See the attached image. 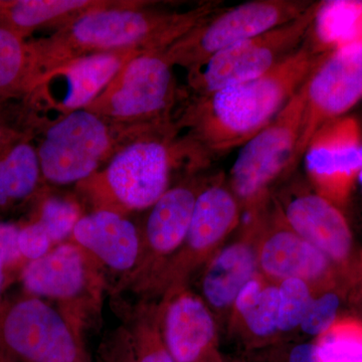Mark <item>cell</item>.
<instances>
[{
	"label": "cell",
	"mask_w": 362,
	"mask_h": 362,
	"mask_svg": "<svg viewBox=\"0 0 362 362\" xmlns=\"http://www.w3.org/2000/svg\"><path fill=\"white\" fill-rule=\"evenodd\" d=\"M308 37L265 75L194 97L175 123L176 130H187L183 141L192 158L243 146L275 119L330 52Z\"/></svg>",
	"instance_id": "obj_1"
},
{
	"label": "cell",
	"mask_w": 362,
	"mask_h": 362,
	"mask_svg": "<svg viewBox=\"0 0 362 362\" xmlns=\"http://www.w3.org/2000/svg\"><path fill=\"white\" fill-rule=\"evenodd\" d=\"M152 4L116 0L111 6L82 14L49 37L30 40L39 84L49 71L90 54L126 49L165 52L195 26L220 11V2H206L187 11H156L149 8Z\"/></svg>",
	"instance_id": "obj_2"
},
{
	"label": "cell",
	"mask_w": 362,
	"mask_h": 362,
	"mask_svg": "<svg viewBox=\"0 0 362 362\" xmlns=\"http://www.w3.org/2000/svg\"><path fill=\"white\" fill-rule=\"evenodd\" d=\"M175 126L153 131L124 146L106 165L78 183L81 197L93 211H108L126 216L150 209L169 189L176 161L187 156L176 139Z\"/></svg>",
	"instance_id": "obj_3"
},
{
	"label": "cell",
	"mask_w": 362,
	"mask_h": 362,
	"mask_svg": "<svg viewBox=\"0 0 362 362\" xmlns=\"http://www.w3.org/2000/svg\"><path fill=\"white\" fill-rule=\"evenodd\" d=\"M168 127L118 123L86 109L74 112L44 128L37 146L42 180L52 185H78L130 142Z\"/></svg>",
	"instance_id": "obj_4"
},
{
	"label": "cell",
	"mask_w": 362,
	"mask_h": 362,
	"mask_svg": "<svg viewBox=\"0 0 362 362\" xmlns=\"http://www.w3.org/2000/svg\"><path fill=\"white\" fill-rule=\"evenodd\" d=\"M0 362H87L81 331L42 298L0 297Z\"/></svg>",
	"instance_id": "obj_5"
},
{
	"label": "cell",
	"mask_w": 362,
	"mask_h": 362,
	"mask_svg": "<svg viewBox=\"0 0 362 362\" xmlns=\"http://www.w3.org/2000/svg\"><path fill=\"white\" fill-rule=\"evenodd\" d=\"M322 6L313 2L296 20L228 47L188 70V88L194 97L265 75L303 45Z\"/></svg>",
	"instance_id": "obj_6"
},
{
	"label": "cell",
	"mask_w": 362,
	"mask_h": 362,
	"mask_svg": "<svg viewBox=\"0 0 362 362\" xmlns=\"http://www.w3.org/2000/svg\"><path fill=\"white\" fill-rule=\"evenodd\" d=\"M178 95L164 52H143L121 69L86 110L118 123L171 125Z\"/></svg>",
	"instance_id": "obj_7"
},
{
	"label": "cell",
	"mask_w": 362,
	"mask_h": 362,
	"mask_svg": "<svg viewBox=\"0 0 362 362\" xmlns=\"http://www.w3.org/2000/svg\"><path fill=\"white\" fill-rule=\"evenodd\" d=\"M313 2L255 0L216 13L164 52L171 66L190 70L228 47L296 20Z\"/></svg>",
	"instance_id": "obj_8"
},
{
	"label": "cell",
	"mask_w": 362,
	"mask_h": 362,
	"mask_svg": "<svg viewBox=\"0 0 362 362\" xmlns=\"http://www.w3.org/2000/svg\"><path fill=\"white\" fill-rule=\"evenodd\" d=\"M303 113L302 86L275 119L243 145L230 169V187L247 209H256L272 183L294 168Z\"/></svg>",
	"instance_id": "obj_9"
},
{
	"label": "cell",
	"mask_w": 362,
	"mask_h": 362,
	"mask_svg": "<svg viewBox=\"0 0 362 362\" xmlns=\"http://www.w3.org/2000/svg\"><path fill=\"white\" fill-rule=\"evenodd\" d=\"M143 52H149L126 49L90 54L49 71L25 101L30 111V121L45 128L87 108L121 69Z\"/></svg>",
	"instance_id": "obj_10"
},
{
	"label": "cell",
	"mask_w": 362,
	"mask_h": 362,
	"mask_svg": "<svg viewBox=\"0 0 362 362\" xmlns=\"http://www.w3.org/2000/svg\"><path fill=\"white\" fill-rule=\"evenodd\" d=\"M100 264L76 243H62L42 258L28 262L20 279L26 294L59 303L62 313L81 331L90 308L100 303Z\"/></svg>",
	"instance_id": "obj_11"
},
{
	"label": "cell",
	"mask_w": 362,
	"mask_h": 362,
	"mask_svg": "<svg viewBox=\"0 0 362 362\" xmlns=\"http://www.w3.org/2000/svg\"><path fill=\"white\" fill-rule=\"evenodd\" d=\"M304 113L295 165L326 124L339 119L362 97V40L331 49L303 85Z\"/></svg>",
	"instance_id": "obj_12"
},
{
	"label": "cell",
	"mask_w": 362,
	"mask_h": 362,
	"mask_svg": "<svg viewBox=\"0 0 362 362\" xmlns=\"http://www.w3.org/2000/svg\"><path fill=\"white\" fill-rule=\"evenodd\" d=\"M361 140L356 121L339 118L321 128L305 152L307 173L317 194L335 206L346 201L362 171Z\"/></svg>",
	"instance_id": "obj_13"
},
{
	"label": "cell",
	"mask_w": 362,
	"mask_h": 362,
	"mask_svg": "<svg viewBox=\"0 0 362 362\" xmlns=\"http://www.w3.org/2000/svg\"><path fill=\"white\" fill-rule=\"evenodd\" d=\"M194 188H169L151 207L140 230L139 257L132 271L124 277L123 287L142 290L158 270L162 259L180 249L187 238L197 195Z\"/></svg>",
	"instance_id": "obj_14"
},
{
	"label": "cell",
	"mask_w": 362,
	"mask_h": 362,
	"mask_svg": "<svg viewBox=\"0 0 362 362\" xmlns=\"http://www.w3.org/2000/svg\"><path fill=\"white\" fill-rule=\"evenodd\" d=\"M240 202L232 190L221 185H213L199 192L195 202L192 223L185 243L171 267L160 272L148 287L168 283L170 296L175 286L195 264L206 258L225 240L239 223Z\"/></svg>",
	"instance_id": "obj_15"
},
{
	"label": "cell",
	"mask_w": 362,
	"mask_h": 362,
	"mask_svg": "<svg viewBox=\"0 0 362 362\" xmlns=\"http://www.w3.org/2000/svg\"><path fill=\"white\" fill-rule=\"evenodd\" d=\"M162 337L177 362H221L214 317L199 297L178 291L160 308Z\"/></svg>",
	"instance_id": "obj_16"
},
{
	"label": "cell",
	"mask_w": 362,
	"mask_h": 362,
	"mask_svg": "<svg viewBox=\"0 0 362 362\" xmlns=\"http://www.w3.org/2000/svg\"><path fill=\"white\" fill-rule=\"evenodd\" d=\"M71 239L98 263L122 272L124 277L134 269L141 246L137 226L126 216L108 211L83 216Z\"/></svg>",
	"instance_id": "obj_17"
},
{
	"label": "cell",
	"mask_w": 362,
	"mask_h": 362,
	"mask_svg": "<svg viewBox=\"0 0 362 362\" xmlns=\"http://www.w3.org/2000/svg\"><path fill=\"white\" fill-rule=\"evenodd\" d=\"M286 225L325 255L331 263H345L352 252V235L343 214L322 195H299L287 204Z\"/></svg>",
	"instance_id": "obj_18"
},
{
	"label": "cell",
	"mask_w": 362,
	"mask_h": 362,
	"mask_svg": "<svg viewBox=\"0 0 362 362\" xmlns=\"http://www.w3.org/2000/svg\"><path fill=\"white\" fill-rule=\"evenodd\" d=\"M257 255L259 270L279 283L299 279L311 286L322 282L331 271L329 259L288 226L269 233Z\"/></svg>",
	"instance_id": "obj_19"
},
{
	"label": "cell",
	"mask_w": 362,
	"mask_h": 362,
	"mask_svg": "<svg viewBox=\"0 0 362 362\" xmlns=\"http://www.w3.org/2000/svg\"><path fill=\"white\" fill-rule=\"evenodd\" d=\"M258 270L257 250L250 243L235 242L223 247L209 262L202 277L204 299L214 308H228Z\"/></svg>",
	"instance_id": "obj_20"
},
{
	"label": "cell",
	"mask_w": 362,
	"mask_h": 362,
	"mask_svg": "<svg viewBox=\"0 0 362 362\" xmlns=\"http://www.w3.org/2000/svg\"><path fill=\"white\" fill-rule=\"evenodd\" d=\"M116 0H0V26L28 40L40 28L65 25L93 9Z\"/></svg>",
	"instance_id": "obj_21"
},
{
	"label": "cell",
	"mask_w": 362,
	"mask_h": 362,
	"mask_svg": "<svg viewBox=\"0 0 362 362\" xmlns=\"http://www.w3.org/2000/svg\"><path fill=\"white\" fill-rule=\"evenodd\" d=\"M32 140L26 135L0 151V214L35 197L44 181Z\"/></svg>",
	"instance_id": "obj_22"
},
{
	"label": "cell",
	"mask_w": 362,
	"mask_h": 362,
	"mask_svg": "<svg viewBox=\"0 0 362 362\" xmlns=\"http://www.w3.org/2000/svg\"><path fill=\"white\" fill-rule=\"evenodd\" d=\"M32 45L9 28L0 26V105L25 101L39 85Z\"/></svg>",
	"instance_id": "obj_23"
},
{
	"label": "cell",
	"mask_w": 362,
	"mask_h": 362,
	"mask_svg": "<svg viewBox=\"0 0 362 362\" xmlns=\"http://www.w3.org/2000/svg\"><path fill=\"white\" fill-rule=\"evenodd\" d=\"M233 305L251 334L267 338L278 332L279 289L270 280L257 274L240 290Z\"/></svg>",
	"instance_id": "obj_24"
},
{
	"label": "cell",
	"mask_w": 362,
	"mask_h": 362,
	"mask_svg": "<svg viewBox=\"0 0 362 362\" xmlns=\"http://www.w3.org/2000/svg\"><path fill=\"white\" fill-rule=\"evenodd\" d=\"M362 13V2H323L312 33L322 51H331L338 45L354 40V30Z\"/></svg>",
	"instance_id": "obj_25"
},
{
	"label": "cell",
	"mask_w": 362,
	"mask_h": 362,
	"mask_svg": "<svg viewBox=\"0 0 362 362\" xmlns=\"http://www.w3.org/2000/svg\"><path fill=\"white\" fill-rule=\"evenodd\" d=\"M314 344L318 362H362V321L337 320Z\"/></svg>",
	"instance_id": "obj_26"
},
{
	"label": "cell",
	"mask_w": 362,
	"mask_h": 362,
	"mask_svg": "<svg viewBox=\"0 0 362 362\" xmlns=\"http://www.w3.org/2000/svg\"><path fill=\"white\" fill-rule=\"evenodd\" d=\"M161 310L146 308L135 312L129 330L136 356L139 362H177L171 356L162 337Z\"/></svg>",
	"instance_id": "obj_27"
},
{
	"label": "cell",
	"mask_w": 362,
	"mask_h": 362,
	"mask_svg": "<svg viewBox=\"0 0 362 362\" xmlns=\"http://www.w3.org/2000/svg\"><path fill=\"white\" fill-rule=\"evenodd\" d=\"M82 216V209L77 202L66 197H49L40 202L33 220L44 226L54 246H58L71 238Z\"/></svg>",
	"instance_id": "obj_28"
},
{
	"label": "cell",
	"mask_w": 362,
	"mask_h": 362,
	"mask_svg": "<svg viewBox=\"0 0 362 362\" xmlns=\"http://www.w3.org/2000/svg\"><path fill=\"white\" fill-rule=\"evenodd\" d=\"M279 331L289 332L303 322L313 302L310 285L299 279L279 283Z\"/></svg>",
	"instance_id": "obj_29"
},
{
	"label": "cell",
	"mask_w": 362,
	"mask_h": 362,
	"mask_svg": "<svg viewBox=\"0 0 362 362\" xmlns=\"http://www.w3.org/2000/svg\"><path fill=\"white\" fill-rule=\"evenodd\" d=\"M339 306V297L335 293H324L314 298L300 327L306 334L320 337L337 321Z\"/></svg>",
	"instance_id": "obj_30"
},
{
	"label": "cell",
	"mask_w": 362,
	"mask_h": 362,
	"mask_svg": "<svg viewBox=\"0 0 362 362\" xmlns=\"http://www.w3.org/2000/svg\"><path fill=\"white\" fill-rule=\"evenodd\" d=\"M54 243L49 233L39 221L33 220L21 225L18 235V247L25 262L42 258L54 249Z\"/></svg>",
	"instance_id": "obj_31"
},
{
	"label": "cell",
	"mask_w": 362,
	"mask_h": 362,
	"mask_svg": "<svg viewBox=\"0 0 362 362\" xmlns=\"http://www.w3.org/2000/svg\"><path fill=\"white\" fill-rule=\"evenodd\" d=\"M98 362H139L127 328H120L103 342Z\"/></svg>",
	"instance_id": "obj_32"
},
{
	"label": "cell",
	"mask_w": 362,
	"mask_h": 362,
	"mask_svg": "<svg viewBox=\"0 0 362 362\" xmlns=\"http://www.w3.org/2000/svg\"><path fill=\"white\" fill-rule=\"evenodd\" d=\"M21 225L0 221V259L7 265L23 267L25 262L18 247Z\"/></svg>",
	"instance_id": "obj_33"
},
{
	"label": "cell",
	"mask_w": 362,
	"mask_h": 362,
	"mask_svg": "<svg viewBox=\"0 0 362 362\" xmlns=\"http://www.w3.org/2000/svg\"><path fill=\"white\" fill-rule=\"evenodd\" d=\"M6 109V106L0 105V151L11 146V144L18 141L25 136L33 134L32 132H28V131L18 129V127L9 122Z\"/></svg>",
	"instance_id": "obj_34"
},
{
	"label": "cell",
	"mask_w": 362,
	"mask_h": 362,
	"mask_svg": "<svg viewBox=\"0 0 362 362\" xmlns=\"http://www.w3.org/2000/svg\"><path fill=\"white\" fill-rule=\"evenodd\" d=\"M286 362H318L314 343H302L293 347Z\"/></svg>",
	"instance_id": "obj_35"
},
{
	"label": "cell",
	"mask_w": 362,
	"mask_h": 362,
	"mask_svg": "<svg viewBox=\"0 0 362 362\" xmlns=\"http://www.w3.org/2000/svg\"><path fill=\"white\" fill-rule=\"evenodd\" d=\"M23 267L7 265L0 259V297H2L7 288L13 284L16 277H20Z\"/></svg>",
	"instance_id": "obj_36"
},
{
	"label": "cell",
	"mask_w": 362,
	"mask_h": 362,
	"mask_svg": "<svg viewBox=\"0 0 362 362\" xmlns=\"http://www.w3.org/2000/svg\"><path fill=\"white\" fill-rule=\"evenodd\" d=\"M354 40H362V13L356 23V30H354Z\"/></svg>",
	"instance_id": "obj_37"
}]
</instances>
